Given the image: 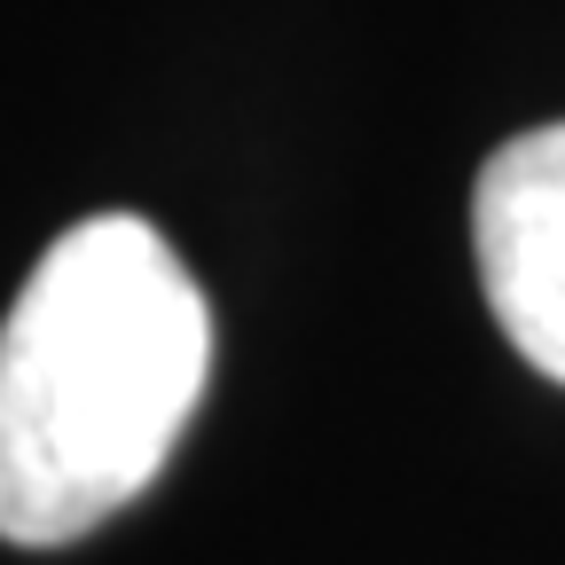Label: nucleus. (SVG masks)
<instances>
[{
  "instance_id": "1",
  "label": "nucleus",
  "mask_w": 565,
  "mask_h": 565,
  "mask_svg": "<svg viewBox=\"0 0 565 565\" xmlns=\"http://www.w3.org/2000/svg\"><path fill=\"white\" fill-rule=\"evenodd\" d=\"M212 377V307L173 244L95 212L0 322V542L63 550L150 487Z\"/></svg>"
},
{
  "instance_id": "2",
  "label": "nucleus",
  "mask_w": 565,
  "mask_h": 565,
  "mask_svg": "<svg viewBox=\"0 0 565 565\" xmlns=\"http://www.w3.org/2000/svg\"><path fill=\"white\" fill-rule=\"evenodd\" d=\"M471 252L503 338L565 385V126H534L471 189Z\"/></svg>"
}]
</instances>
